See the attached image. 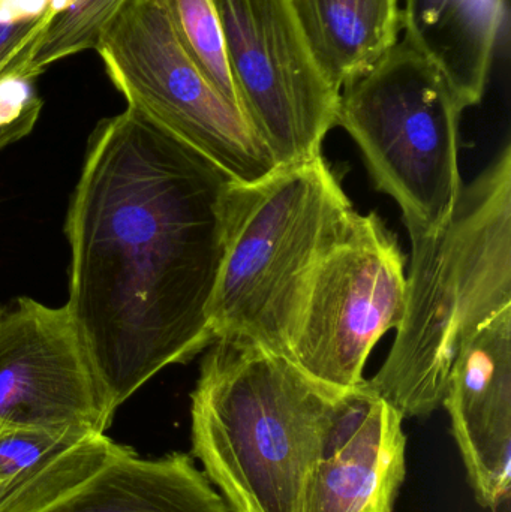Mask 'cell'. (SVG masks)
Listing matches in <instances>:
<instances>
[{
	"instance_id": "cell-1",
	"label": "cell",
	"mask_w": 511,
	"mask_h": 512,
	"mask_svg": "<svg viewBox=\"0 0 511 512\" xmlns=\"http://www.w3.org/2000/svg\"><path fill=\"white\" fill-rule=\"evenodd\" d=\"M231 182L131 108L93 129L66 215L65 306L114 412L215 342Z\"/></svg>"
},
{
	"instance_id": "cell-2",
	"label": "cell",
	"mask_w": 511,
	"mask_h": 512,
	"mask_svg": "<svg viewBox=\"0 0 511 512\" xmlns=\"http://www.w3.org/2000/svg\"><path fill=\"white\" fill-rule=\"evenodd\" d=\"M411 262L395 342L366 387L404 418L443 405L468 340L511 307V147L461 195L449 221L408 233Z\"/></svg>"
},
{
	"instance_id": "cell-3",
	"label": "cell",
	"mask_w": 511,
	"mask_h": 512,
	"mask_svg": "<svg viewBox=\"0 0 511 512\" xmlns=\"http://www.w3.org/2000/svg\"><path fill=\"white\" fill-rule=\"evenodd\" d=\"M207 349L192 454L231 512H302L341 393L251 340L221 337Z\"/></svg>"
},
{
	"instance_id": "cell-4",
	"label": "cell",
	"mask_w": 511,
	"mask_h": 512,
	"mask_svg": "<svg viewBox=\"0 0 511 512\" xmlns=\"http://www.w3.org/2000/svg\"><path fill=\"white\" fill-rule=\"evenodd\" d=\"M354 212L323 155L258 182H231L210 303L215 339L251 340L287 358L309 277Z\"/></svg>"
},
{
	"instance_id": "cell-5",
	"label": "cell",
	"mask_w": 511,
	"mask_h": 512,
	"mask_svg": "<svg viewBox=\"0 0 511 512\" xmlns=\"http://www.w3.org/2000/svg\"><path fill=\"white\" fill-rule=\"evenodd\" d=\"M467 108L443 72L407 39L339 92L336 126L363 153L408 233L440 230L462 191L458 132Z\"/></svg>"
},
{
	"instance_id": "cell-6",
	"label": "cell",
	"mask_w": 511,
	"mask_h": 512,
	"mask_svg": "<svg viewBox=\"0 0 511 512\" xmlns=\"http://www.w3.org/2000/svg\"><path fill=\"white\" fill-rule=\"evenodd\" d=\"M128 108L194 149L233 182L276 170L242 114L209 83L180 44L164 0H126L96 47Z\"/></svg>"
},
{
	"instance_id": "cell-7",
	"label": "cell",
	"mask_w": 511,
	"mask_h": 512,
	"mask_svg": "<svg viewBox=\"0 0 511 512\" xmlns=\"http://www.w3.org/2000/svg\"><path fill=\"white\" fill-rule=\"evenodd\" d=\"M405 256L375 212H354L315 265L288 343V360L332 391L365 382L378 340L398 327L405 304Z\"/></svg>"
},
{
	"instance_id": "cell-8",
	"label": "cell",
	"mask_w": 511,
	"mask_h": 512,
	"mask_svg": "<svg viewBox=\"0 0 511 512\" xmlns=\"http://www.w3.org/2000/svg\"><path fill=\"white\" fill-rule=\"evenodd\" d=\"M240 114L276 168L323 155L339 92L315 63L288 0H212Z\"/></svg>"
},
{
	"instance_id": "cell-9",
	"label": "cell",
	"mask_w": 511,
	"mask_h": 512,
	"mask_svg": "<svg viewBox=\"0 0 511 512\" xmlns=\"http://www.w3.org/2000/svg\"><path fill=\"white\" fill-rule=\"evenodd\" d=\"M113 415L66 306L27 297L0 306V433L101 435Z\"/></svg>"
},
{
	"instance_id": "cell-10",
	"label": "cell",
	"mask_w": 511,
	"mask_h": 512,
	"mask_svg": "<svg viewBox=\"0 0 511 512\" xmlns=\"http://www.w3.org/2000/svg\"><path fill=\"white\" fill-rule=\"evenodd\" d=\"M0 512H231L191 457L141 459L90 435L39 469Z\"/></svg>"
},
{
	"instance_id": "cell-11",
	"label": "cell",
	"mask_w": 511,
	"mask_h": 512,
	"mask_svg": "<svg viewBox=\"0 0 511 512\" xmlns=\"http://www.w3.org/2000/svg\"><path fill=\"white\" fill-rule=\"evenodd\" d=\"M404 420L366 379L339 394L302 512H393L407 474Z\"/></svg>"
},
{
	"instance_id": "cell-12",
	"label": "cell",
	"mask_w": 511,
	"mask_h": 512,
	"mask_svg": "<svg viewBox=\"0 0 511 512\" xmlns=\"http://www.w3.org/2000/svg\"><path fill=\"white\" fill-rule=\"evenodd\" d=\"M443 405L477 502L497 510L511 486V307L468 340Z\"/></svg>"
},
{
	"instance_id": "cell-13",
	"label": "cell",
	"mask_w": 511,
	"mask_h": 512,
	"mask_svg": "<svg viewBox=\"0 0 511 512\" xmlns=\"http://www.w3.org/2000/svg\"><path fill=\"white\" fill-rule=\"evenodd\" d=\"M507 0H404L402 30L449 81L465 108L482 102Z\"/></svg>"
},
{
	"instance_id": "cell-14",
	"label": "cell",
	"mask_w": 511,
	"mask_h": 512,
	"mask_svg": "<svg viewBox=\"0 0 511 512\" xmlns=\"http://www.w3.org/2000/svg\"><path fill=\"white\" fill-rule=\"evenodd\" d=\"M321 74L342 87L372 68L402 32L399 0H288Z\"/></svg>"
},
{
	"instance_id": "cell-15",
	"label": "cell",
	"mask_w": 511,
	"mask_h": 512,
	"mask_svg": "<svg viewBox=\"0 0 511 512\" xmlns=\"http://www.w3.org/2000/svg\"><path fill=\"white\" fill-rule=\"evenodd\" d=\"M126 0H74L59 12L27 53L5 75L33 81L48 66L86 50H96L104 27Z\"/></svg>"
},
{
	"instance_id": "cell-16",
	"label": "cell",
	"mask_w": 511,
	"mask_h": 512,
	"mask_svg": "<svg viewBox=\"0 0 511 512\" xmlns=\"http://www.w3.org/2000/svg\"><path fill=\"white\" fill-rule=\"evenodd\" d=\"M174 32L192 62L222 98L239 111L236 87L225 53L218 12L212 0H164Z\"/></svg>"
},
{
	"instance_id": "cell-17",
	"label": "cell",
	"mask_w": 511,
	"mask_h": 512,
	"mask_svg": "<svg viewBox=\"0 0 511 512\" xmlns=\"http://www.w3.org/2000/svg\"><path fill=\"white\" fill-rule=\"evenodd\" d=\"M87 436L71 430L44 429L0 433V507L39 469Z\"/></svg>"
},
{
	"instance_id": "cell-18",
	"label": "cell",
	"mask_w": 511,
	"mask_h": 512,
	"mask_svg": "<svg viewBox=\"0 0 511 512\" xmlns=\"http://www.w3.org/2000/svg\"><path fill=\"white\" fill-rule=\"evenodd\" d=\"M48 0H0V23L35 18L47 9Z\"/></svg>"
},
{
	"instance_id": "cell-19",
	"label": "cell",
	"mask_w": 511,
	"mask_h": 512,
	"mask_svg": "<svg viewBox=\"0 0 511 512\" xmlns=\"http://www.w3.org/2000/svg\"><path fill=\"white\" fill-rule=\"evenodd\" d=\"M42 104L36 105L32 110L27 111L21 119L17 122L9 123V125H0V152L9 144L15 143V141L21 140L26 137L35 128L36 122H38L39 114H41Z\"/></svg>"
}]
</instances>
